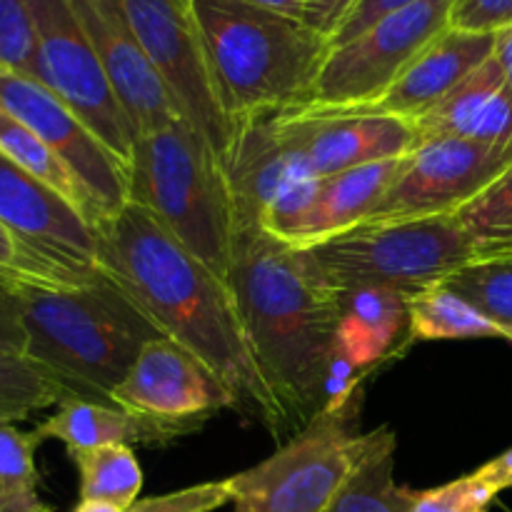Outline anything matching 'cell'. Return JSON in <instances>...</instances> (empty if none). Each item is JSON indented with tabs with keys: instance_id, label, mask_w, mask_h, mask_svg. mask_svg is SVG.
Here are the masks:
<instances>
[{
	"instance_id": "4dcf8cb0",
	"label": "cell",
	"mask_w": 512,
	"mask_h": 512,
	"mask_svg": "<svg viewBox=\"0 0 512 512\" xmlns=\"http://www.w3.org/2000/svg\"><path fill=\"white\" fill-rule=\"evenodd\" d=\"M100 275V273H98ZM98 275H83L53 263L0 223V280L33 288H80Z\"/></svg>"
},
{
	"instance_id": "7402d4cb",
	"label": "cell",
	"mask_w": 512,
	"mask_h": 512,
	"mask_svg": "<svg viewBox=\"0 0 512 512\" xmlns=\"http://www.w3.org/2000/svg\"><path fill=\"white\" fill-rule=\"evenodd\" d=\"M410 295L390 288H355L340 293L335 348L355 370H368L385 358L408 328Z\"/></svg>"
},
{
	"instance_id": "b9f144b4",
	"label": "cell",
	"mask_w": 512,
	"mask_h": 512,
	"mask_svg": "<svg viewBox=\"0 0 512 512\" xmlns=\"http://www.w3.org/2000/svg\"><path fill=\"white\" fill-rule=\"evenodd\" d=\"M73 512H123L118 508H113V505H105V503H93V500H80L78 508Z\"/></svg>"
},
{
	"instance_id": "cb8c5ba5",
	"label": "cell",
	"mask_w": 512,
	"mask_h": 512,
	"mask_svg": "<svg viewBox=\"0 0 512 512\" xmlns=\"http://www.w3.org/2000/svg\"><path fill=\"white\" fill-rule=\"evenodd\" d=\"M408 318L413 340L500 338L495 325L445 283L428 285L410 295Z\"/></svg>"
},
{
	"instance_id": "e575fe53",
	"label": "cell",
	"mask_w": 512,
	"mask_h": 512,
	"mask_svg": "<svg viewBox=\"0 0 512 512\" xmlns=\"http://www.w3.org/2000/svg\"><path fill=\"white\" fill-rule=\"evenodd\" d=\"M448 28L475 35L503 33L512 28V0H453Z\"/></svg>"
},
{
	"instance_id": "ab89813d",
	"label": "cell",
	"mask_w": 512,
	"mask_h": 512,
	"mask_svg": "<svg viewBox=\"0 0 512 512\" xmlns=\"http://www.w3.org/2000/svg\"><path fill=\"white\" fill-rule=\"evenodd\" d=\"M245 3L255 5V8L270 10V13L285 15V18L303 20L305 0H245Z\"/></svg>"
},
{
	"instance_id": "5bb4252c",
	"label": "cell",
	"mask_w": 512,
	"mask_h": 512,
	"mask_svg": "<svg viewBox=\"0 0 512 512\" xmlns=\"http://www.w3.org/2000/svg\"><path fill=\"white\" fill-rule=\"evenodd\" d=\"M73 8L135 138L183 118L168 85L135 38L120 0H73Z\"/></svg>"
},
{
	"instance_id": "8992f818",
	"label": "cell",
	"mask_w": 512,
	"mask_h": 512,
	"mask_svg": "<svg viewBox=\"0 0 512 512\" xmlns=\"http://www.w3.org/2000/svg\"><path fill=\"white\" fill-rule=\"evenodd\" d=\"M300 255L315 278L338 295L355 288H390L415 295L478 260L453 215L360 225L303 248Z\"/></svg>"
},
{
	"instance_id": "d6a6232c",
	"label": "cell",
	"mask_w": 512,
	"mask_h": 512,
	"mask_svg": "<svg viewBox=\"0 0 512 512\" xmlns=\"http://www.w3.org/2000/svg\"><path fill=\"white\" fill-rule=\"evenodd\" d=\"M498 495L478 473H470L440 488L415 493L410 512H488Z\"/></svg>"
},
{
	"instance_id": "9c48e42d",
	"label": "cell",
	"mask_w": 512,
	"mask_h": 512,
	"mask_svg": "<svg viewBox=\"0 0 512 512\" xmlns=\"http://www.w3.org/2000/svg\"><path fill=\"white\" fill-rule=\"evenodd\" d=\"M120 8L183 118L198 130L225 168L235 123L215 93L190 0H120Z\"/></svg>"
},
{
	"instance_id": "d590c367",
	"label": "cell",
	"mask_w": 512,
	"mask_h": 512,
	"mask_svg": "<svg viewBox=\"0 0 512 512\" xmlns=\"http://www.w3.org/2000/svg\"><path fill=\"white\" fill-rule=\"evenodd\" d=\"M0 353L23 355V358L28 353V333H25L18 285L3 280H0Z\"/></svg>"
},
{
	"instance_id": "277c9868",
	"label": "cell",
	"mask_w": 512,
	"mask_h": 512,
	"mask_svg": "<svg viewBox=\"0 0 512 512\" xmlns=\"http://www.w3.org/2000/svg\"><path fill=\"white\" fill-rule=\"evenodd\" d=\"M210 78L235 125L300 108L330 43L303 20L245 0H190Z\"/></svg>"
},
{
	"instance_id": "836d02e7",
	"label": "cell",
	"mask_w": 512,
	"mask_h": 512,
	"mask_svg": "<svg viewBox=\"0 0 512 512\" xmlns=\"http://www.w3.org/2000/svg\"><path fill=\"white\" fill-rule=\"evenodd\" d=\"M228 503H233L230 480H213V483L190 485L175 493L143 498L125 512H213Z\"/></svg>"
},
{
	"instance_id": "f546056e",
	"label": "cell",
	"mask_w": 512,
	"mask_h": 512,
	"mask_svg": "<svg viewBox=\"0 0 512 512\" xmlns=\"http://www.w3.org/2000/svg\"><path fill=\"white\" fill-rule=\"evenodd\" d=\"M485 315L503 340H512V255L483 258L443 280Z\"/></svg>"
},
{
	"instance_id": "1f68e13d",
	"label": "cell",
	"mask_w": 512,
	"mask_h": 512,
	"mask_svg": "<svg viewBox=\"0 0 512 512\" xmlns=\"http://www.w3.org/2000/svg\"><path fill=\"white\" fill-rule=\"evenodd\" d=\"M0 73L38 80V35L28 0H0Z\"/></svg>"
},
{
	"instance_id": "484cf974",
	"label": "cell",
	"mask_w": 512,
	"mask_h": 512,
	"mask_svg": "<svg viewBox=\"0 0 512 512\" xmlns=\"http://www.w3.org/2000/svg\"><path fill=\"white\" fill-rule=\"evenodd\" d=\"M80 473V500L128 510L143 490V468L130 445L90 450L73 458Z\"/></svg>"
},
{
	"instance_id": "ac0fdd59",
	"label": "cell",
	"mask_w": 512,
	"mask_h": 512,
	"mask_svg": "<svg viewBox=\"0 0 512 512\" xmlns=\"http://www.w3.org/2000/svg\"><path fill=\"white\" fill-rule=\"evenodd\" d=\"M273 115H258L235 125L233 148L225 160L235 223L263 228L273 210L293 198L300 188L318 180L278 138Z\"/></svg>"
},
{
	"instance_id": "30bf717a",
	"label": "cell",
	"mask_w": 512,
	"mask_h": 512,
	"mask_svg": "<svg viewBox=\"0 0 512 512\" xmlns=\"http://www.w3.org/2000/svg\"><path fill=\"white\" fill-rule=\"evenodd\" d=\"M28 5L38 35V83L73 108L128 168L135 133L110 90L73 0H28Z\"/></svg>"
},
{
	"instance_id": "44dd1931",
	"label": "cell",
	"mask_w": 512,
	"mask_h": 512,
	"mask_svg": "<svg viewBox=\"0 0 512 512\" xmlns=\"http://www.w3.org/2000/svg\"><path fill=\"white\" fill-rule=\"evenodd\" d=\"M413 128L418 133V148L448 138L512 148V95L495 53L433 110L415 120Z\"/></svg>"
},
{
	"instance_id": "ba28073f",
	"label": "cell",
	"mask_w": 512,
	"mask_h": 512,
	"mask_svg": "<svg viewBox=\"0 0 512 512\" xmlns=\"http://www.w3.org/2000/svg\"><path fill=\"white\" fill-rule=\"evenodd\" d=\"M453 0H420L330 48L303 110H358L388 93L405 68L448 28Z\"/></svg>"
},
{
	"instance_id": "603a6c76",
	"label": "cell",
	"mask_w": 512,
	"mask_h": 512,
	"mask_svg": "<svg viewBox=\"0 0 512 512\" xmlns=\"http://www.w3.org/2000/svg\"><path fill=\"white\" fill-rule=\"evenodd\" d=\"M395 450L390 425L365 433L358 463L320 512H410L415 490L395 483Z\"/></svg>"
},
{
	"instance_id": "60d3db41",
	"label": "cell",
	"mask_w": 512,
	"mask_h": 512,
	"mask_svg": "<svg viewBox=\"0 0 512 512\" xmlns=\"http://www.w3.org/2000/svg\"><path fill=\"white\" fill-rule=\"evenodd\" d=\"M495 60L500 63L505 75V85H508L512 95V28L498 33V43H495Z\"/></svg>"
},
{
	"instance_id": "e0dca14e",
	"label": "cell",
	"mask_w": 512,
	"mask_h": 512,
	"mask_svg": "<svg viewBox=\"0 0 512 512\" xmlns=\"http://www.w3.org/2000/svg\"><path fill=\"white\" fill-rule=\"evenodd\" d=\"M405 163L408 155L318 178L298 205L273 215L263 230L303 250L360 228L398 180Z\"/></svg>"
},
{
	"instance_id": "d6986e66",
	"label": "cell",
	"mask_w": 512,
	"mask_h": 512,
	"mask_svg": "<svg viewBox=\"0 0 512 512\" xmlns=\"http://www.w3.org/2000/svg\"><path fill=\"white\" fill-rule=\"evenodd\" d=\"M498 35H475L445 28L408 68L400 73L383 98L358 110L335 113L393 115L415 123L433 110L448 93H453L465 78L475 73L485 60L493 58Z\"/></svg>"
},
{
	"instance_id": "2e32d148",
	"label": "cell",
	"mask_w": 512,
	"mask_h": 512,
	"mask_svg": "<svg viewBox=\"0 0 512 512\" xmlns=\"http://www.w3.org/2000/svg\"><path fill=\"white\" fill-rule=\"evenodd\" d=\"M110 400L125 410L170 420H208L215 410L238 408L218 375L170 338H155L140 350Z\"/></svg>"
},
{
	"instance_id": "ffe728a7",
	"label": "cell",
	"mask_w": 512,
	"mask_h": 512,
	"mask_svg": "<svg viewBox=\"0 0 512 512\" xmlns=\"http://www.w3.org/2000/svg\"><path fill=\"white\" fill-rule=\"evenodd\" d=\"M205 418H153V415L125 410L115 403H93L85 398H65L50 418L38 428V438L58 440L65 445L70 458L110 445H168L183 435L195 433Z\"/></svg>"
},
{
	"instance_id": "4fadbf2b",
	"label": "cell",
	"mask_w": 512,
	"mask_h": 512,
	"mask_svg": "<svg viewBox=\"0 0 512 512\" xmlns=\"http://www.w3.org/2000/svg\"><path fill=\"white\" fill-rule=\"evenodd\" d=\"M273 125L278 138L308 165L315 178L403 158L418 150L413 123L393 115L290 108L275 113Z\"/></svg>"
},
{
	"instance_id": "8fae6325",
	"label": "cell",
	"mask_w": 512,
	"mask_h": 512,
	"mask_svg": "<svg viewBox=\"0 0 512 512\" xmlns=\"http://www.w3.org/2000/svg\"><path fill=\"white\" fill-rule=\"evenodd\" d=\"M512 165V148L470 138L420 145L363 225L455 215Z\"/></svg>"
},
{
	"instance_id": "7c38bea8",
	"label": "cell",
	"mask_w": 512,
	"mask_h": 512,
	"mask_svg": "<svg viewBox=\"0 0 512 512\" xmlns=\"http://www.w3.org/2000/svg\"><path fill=\"white\" fill-rule=\"evenodd\" d=\"M0 108L28 125L73 170L93 203L95 223L123 210L130 200L128 168L53 90L25 75L0 73Z\"/></svg>"
},
{
	"instance_id": "9a60e30c",
	"label": "cell",
	"mask_w": 512,
	"mask_h": 512,
	"mask_svg": "<svg viewBox=\"0 0 512 512\" xmlns=\"http://www.w3.org/2000/svg\"><path fill=\"white\" fill-rule=\"evenodd\" d=\"M0 223L53 263L98 275L95 225L73 203L0 153Z\"/></svg>"
},
{
	"instance_id": "52a82bcc",
	"label": "cell",
	"mask_w": 512,
	"mask_h": 512,
	"mask_svg": "<svg viewBox=\"0 0 512 512\" xmlns=\"http://www.w3.org/2000/svg\"><path fill=\"white\" fill-rule=\"evenodd\" d=\"M360 390L343 405H325L278 453L233 475V512H320L358 463Z\"/></svg>"
},
{
	"instance_id": "d4e9b609",
	"label": "cell",
	"mask_w": 512,
	"mask_h": 512,
	"mask_svg": "<svg viewBox=\"0 0 512 512\" xmlns=\"http://www.w3.org/2000/svg\"><path fill=\"white\" fill-rule=\"evenodd\" d=\"M0 153L13 160L15 165H20L25 173H30L40 183H45L55 193L63 195L68 203H73L95 225L93 203H90L88 193L80 185V180L73 175V170L28 125L20 123L18 118H13L3 108H0Z\"/></svg>"
},
{
	"instance_id": "6da1fadb",
	"label": "cell",
	"mask_w": 512,
	"mask_h": 512,
	"mask_svg": "<svg viewBox=\"0 0 512 512\" xmlns=\"http://www.w3.org/2000/svg\"><path fill=\"white\" fill-rule=\"evenodd\" d=\"M95 265L118 283L165 338L208 365L243 415L273 435L290 430L258 368L228 283L170 238L140 205L95 223Z\"/></svg>"
},
{
	"instance_id": "f1b7e54d",
	"label": "cell",
	"mask_w": 512,
	"mask_h": 512,
	"mask_svg": "<svg viewBox=\"0 0 512 512\" xmlns=\"http://www.w3.org/2000/svg\"><path fill=\"white\" fill-rule=\"evenodd\" d=\"M453 218L473 243L478 260L512 255V165Z\"/></svg>"
},
{
	"instance_id": "5b68a950",
	"label": "cell",
	"mask_w": 512,
	"mask_h": 512,
	"mask_svg": "<svg viewBox=\"0 0 512 512\" xmlns=\"http://www.w3.org/2000/svg\"><path fill=\"white\" fill-rule=\"evenodd\" d=\"M130 200L223 283L230 275L235 205L225 168L185 118L135 138Z\"/></svg>"
},
{
	"instance_id": "f35d334b",
	"label": "cell",
	"mask_w": 512,
	"mask_h": 512,
	"mask_svg": "<svg viewBox=\"0 0 512 512\" xmlns=\"http://www.w3.org/2000/svg\"><path fill=\"white\" fill-rule=\"evenodd\" d=\"M475 473L485 480V483L493 485L498 493L512 488V448L505 450L503 455L493 458L490 463H485L483 468H478Z\"/></svg>"
},
{
	"instance_id": "8d00e7d4",
	"label": "cell",
	"mask_w": 512,
	"mask_h": 512,
	"mask_svg": "<svg viewBox=\"0 0 512 512\" xmlns=\"http://www.w3.org/2000/svg\"><path fill=\"white\" fill-rule=\"evenodd\" d=\"M420 3V0H358L350 15L345 18V23L340 25L338 33L330 40V48H338V45L350 43L353 38H358L360 33L375 25L378 20H383L385 15L398 13V10L408 8V5Z\"/></svg>"
},
{
	"instance_id": "74e56055",
	"label": "cell",
	"mask_w": 512,
	"mask_h": 512,
	"mask_svg": "<svg viewBox=\"0 0 512 512\" xmlns=\"http://www.w3.org/2000/svg\"><path fill=\"white\" fill-rule=\"evenodd\" d=\"M358 0H305L303 23L330 43Z\"/></svg>"
},
{
	"instance_id": "3957f363",
	"label": "cell",
	"mask_w": 512,
	"mask_h": 512,
	"mask_svg": "<svg viewBox=\"0 0 512 512\" xmlns=\"http://www.w3.org/2000/svg\"><path fill=\"white\" fill-rule=\"evenodd\" d=\"M28 353L73 395L113 403L140 350L165 338L118 283L100 273L80 288L18 285Z\"/></svg>"
},
{
	"instance_id": "83f0119b",
	"label": "cell",
	"mask_w": 512,
	"mask_h": 512,
	"mask_svg": "<svg viewBox=\"0 0 512 512\" xmlns=\"http://www.w3.org/2000/svg\"><path fill=\"white\" fill-rule=\"evenodd\" d=\"M70 395L73 393L43 365L23 355L0 353V423L28 420L33 413L60 405Z\"/></svg>"
},
{
	"instance_id": "7a4b0ae2",
	"label": "cell",
	"mask_w": 512,
	"mask_h": 512,
	"mask_svg": "<svg viewBox=\"0 0 512 512\" xmlns=\"http://www.w3.org/2000/svg\"><path fill=\"white\" fill-rule=\"evenodd\" d=\"M228 285L260 373L298 433L328 405L340 295L298 248L245 223H235Z\"/></svg>"
},
{
	"instance_id": "4316f807",
	"label": "cell",
	"mask_w": 512,
	"mask_h": 512,
	"mask_svg": "<svg viewBox=\"0 0 512 512\" xmlns=\"http://www.w3.org/2000/svg\"><path fill=\"white\" fill-rule=\"evenodd\" d=\"M40 445L35 430L0 423V512H53L38 495L35 453Z\"/></svg>"
}]
</instances>
